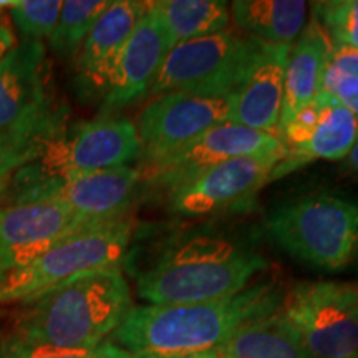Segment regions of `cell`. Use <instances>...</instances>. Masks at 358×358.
Masks as SVG:
<instances>
[{
	"label": "cell",
	"instance_id": "cell-1",
	"mask_svg": "<svg viewBox=\"0 0 358 358\" xmlns=\"http://www.w3.org/2000/svg\"><path fill=\"white\" fill-rule=\"evenodd\" d=\"M282 297L272 282H262L221 301L131 307L113 342L134 358L214 352L241 327L279 310Z\"/></svg>",
	"mask_w": 358,
	"mask_h": 358
},
{
	"label": "cell",
	"instance_id": "cell-2",
	"mask_svg": "<svg viewBox=\"0 0 358 358\" xmlns=\"http://www.w3.org/2000/svg\"><path fill=\"white\" fill-rule=\"evenodd\" d=\"M131 307L122 268H103L29 302L13 335L34 345L95 348L113 335Z\"/></svg>",
	"mask_w": 358,
	"mask_h": 358
},
{
	"label": "cell",
	"instance_id": "cell-3",
	"mask_svg": "<svg viewBox=\"0 0 358 358\" xmlns=\"http://www.w3.org/2000/svg\"><path fill=\"white\" fill-rule=\"evenodd\" d=\"M266 267L262 256L234 241L192 236L143 272L136 289L153 306L221 301L248 289Z\"/></svg>",
	"mask_w": 358,
	"mask_h": 358
},
{
	"label": "cell",
	"instance_id": "cell-4",
	"mask_svg": "<svg viewBox=\"0 0 358 358\" xmlns=\"http://www.w3.org/2000/svg\"><path fill=\"white\" fill-rule=\"evenodd\" d=\"M267 232L299 261L343 271L358 259V204L330 192L299 196L271 213Z\"/></svg>",
	"mask_w": 358,
	"mask_h": 358
},
{
	"label": "cell",
	"instance_id": "cell-5",
	"mask_svg": "<svg viewBox=\"0 0 358 358\" xmlns=\"http://www.w3.org/2000/svg\"><path fill=\"white\" fill-rule=\"evenodd\" d=\"M140 158V141L131 120L101 116L64 127L42 141L35 158L17 171L6 192L35 182L64 181L100 169L128 166Z\"/></svg>",
	"mask_w": 358,
	"mask_h": 358
},
{
	"label": "cell",
	"instance_id": "cell-6",
	"mask_svg": "<svg viewBox=\"0 0 358 358\" xmlns=\"http://www.w3.org/2000/svg\"><path fill=\"white\" fill-rule=\"evenodd\" d=\"M134 224L128 216L83 227L0 282V302H32L90 272L122 267Z\"/></svg>",
	"mask_w": 358,
	"mask_h": 358
},
{
	"label": "cell",
	"instance_id": "cell-7",
	"mask_svg": "<svg viewBox=\"0 0 358 358\" xmlns=\"http://www.w3.org/2000/svg\"><path fill=\"white\" fill-rule=\"evenodd\" d=\"M262 50L231 30L179 43L164 58L148 95L231 96L243 87Z\"/></svg>",
	"mask_w": 358,
	"mask_h": 358
},
{
	"label": "cell",
	"instance_id": "cell-8",
	"mask_svg": "<svg viewBox=\"0 0 358 358\" xmlns=\"http://www.w3.org/2000/svg\"><path fill=\"white\" fill-rule=\"evenodd\" d=\"M279 312L313 358H358V284L299 282Z\"/></svg>",
	"mask_w": 358,
	"mask_h": 358
},
{
	"label": "cell",
	"instance_id": "cell-9",
	"mask_svg": "<svg viewBox=\"0 0 358 358\" xmlns=\"http://www.w3.org/2000/svg\"><path fill=\"white\" fill-rule=\"evenodd\" d=\"M65 127V108L48 92L47 50L25 40L0 60V131L42 145Z\"/></svg>",
	"mask_w": 358,
	"mask_h": 358
},
{
	"label": "cell",
	"instance_id": "cell-10",
	"mask_svg": "<svg viewBox=\"0 0 358 358\" xmlns=\"http://www.w3.org/2000/svg\"><path fill=\"white\" fill-rule=\"evenodd\" d=\"M232 96L166 93L150 98L134 123L140 164L169 156L211 128L231 122Z\"/></svg>",
	"mask_w": 358,
	"mask_h": 358
},
{
	"label": "cell",
	"instance_id": "cell-11",
	"mask_svg": "<svg viewBox=\"0 0 358 358\" xmlns=\"http://www.w3.org/2000/svg\"><path fill=\"white\" fill-rule=\"evenodd\" d=\"M358 141V120L345 106L320 92L308 105L280 124L284 156L272 171L280 179L313 161L345 159Z\"/></svg>",
	"mask_w": 358,
	"mask_h": 358
},
{
	"label": "cell",
	"instance_id": "cell-12",
	"mask_svg": "<svg viewBox=\"0 0 358 358\" xmlns=\"http://www.w3.org/2000/svg\"><path fill=\"white\" fill-rule=\"evenodd\" d=\"M279 150L282 143L277 136L227 122L203 133L169 156L140 164L138 169L141 181L171 192L229 159Z\"/></svg>",
	"mask_w": 358,
	"mask_h": 358
},
{
	"label": "cell",
	"instance_id": "cell-13",
	"mask_svg": "<svg viewBox=\"0 0 358 358\" xmlns=\"http://www.w3.org/2000/svg\"><path fill=\"white\" fill-rule=\"evenodd\" d=\"M140 182V169L120 166L80 174L64 181L35 182L7 192V196L10 203L37 198L58 199L83 226H95L127 216Z\"/></svg>",
	"mask_w": 358,
	"mask_h": 358
},
{
	"label": "cell",
	"instance_id": "cell-14",
	"mask_svg": "<svg viewBox=\"0 0 358 358\" xmlns=\"http://www.w3.org/2000/svg\"><path fill=\"white\" fill-rule=\"evenodd\" d=\"M83 227L88 226L53 198L15 201L0 208V282Z\"/></svg>",
	"mask_w": 358,
	"mask_h": 358
},
{
	"label": "cell",
	"instance_id": "cell-15",
	"mask_svg": "<svg viewBox=\"0 0 358 358\" xmlns=\"http://www.w3.org/2000/svg\"><path fill=\"white\" fill-rule=\"evenodd\" d=\"M282 156L284 150L226 161L169 192V206L182 216H206L243 206L271 182Z\"/></svg>",
	"mask_w": 358,
	"mask_h": 358
},
{
	"label": "cell",
	"instance_id": "cell-16",
	"mask_svg": "<svg viewBox=\"0 0 358 358\" xmlns=\"http://www.w3.org/2000/svg\"><path fill=\"white\" fill-rule=\"evenodd\" d=\"M171 48L166 30L146 2V12L116 60L108 90L103 96L105 108H124L148 95Z\"/></svg>",
	"mask_w": 358,
	"mask_h": 358
},
{
	"label": "cell",
	"instance_id": "cell-17",
	"mask_svg": "<svg viewBox=\"0 0 358 358\" xmlns=\"http://www.w3.org/2000/svg\"><path fill=\"white\" fill-rule=\"evenodd\" d=\"M289 50L290 47H264L249 77L232 96L231 123L280 140Z\"/></svg>",
	"mask_w": 358,
	"mask_h": 358
},
{
	"label": "cell",
	"instance_id": "cell-18",
	"mask_svg": "<svg viewBox=\"0 0 358 358\" xmlns=\"http://www.w3.org/2000/svg\"><path fill=\"white\" fill-rule=\"evenodd\" d=\"M146 12V2L116 0L101 12L77 53V71L87 88L105 96L116 60L134 27Z\"/></svg>",
	"mask_w": 358,
	"mask_h": 358
},
{
	"label": "cell",
	"instance_id": "cell-19",
	"mask_svg": "<svg viewBox=\"0 0 358 358\" xmlns=\"http://www.w3.org/2000/svg\"><path fill=\"white\" fill-rule=\"evenodd\" d=\"M231 24L259 47H292L308 22L310 3L303 0H236Z\"/></svg>",
	"mask_w": 358,
	"mask_h": 358
},
{
	"label": "cell",
	"instance_id": "cell-20",
	"mask_svg": "<svg viewBox=\"0 0 358 358\" xmlns=\"http://www.w3.org/2000/svg\"><path fill=\"white\" fill-rule=\"evenodd\" d=\"M330 50H332V42L329 35L312 17L289 50L287 65H285L282 122L320 95Z\"/></svg>",
	"mask_w": 358,
	"mask_h": 358
},
{
	"label": "cell",
	"instance_id": "cell-21",
	"mask_svg": "<svg viewBox=\"0 0 358 358\" xmlns=\"http://www.w3.org/2000/svg\"><path fill=\"white\" fill-rule=\"evenodd\" d=\"M217 353L221 358H313L279 310L241 327Z\"/></svg>",
	"mask_w": 358,
	"mask_h": 358
},
{
	"label": "cell",
	"instance_id": "cell-22",
	"mask_svg": "<svg viewBox=\"0 0 358 358\" xmlns=\"http://www.w3.org/2000/svg\"><path fill=\"white\" fill-rule=\"evenodd\" d=\"M148 6L163 24L173 47L227 32L231 25L229 3L222 0H155Z\"/></svg>",
	"mask_w": 358,
	"mask_h": 358
},
{
	"label": "cell",
	"instance_id": "cell-23",
	"mask_svg": "<svg viewBox=\"0 0 358 358\" xmlns=\"http://www.w3.org/2000/svg\"><path fill=\"white\" fill-rule=\"evenodd\" d=\"M108 6V0H66V2H62L58 22L48 37L52 50L65 58L77 57L93 24Z\"/></svg>",
	"mask_w": 358,
	"mask_h": 358
},
{
	"label": "cell",
	"instance_id": "cell-24",
	"mask_svg": "<svg viewBox=\"0 0 358 358\" xmlns=\"http://www.w3.org/2000/svg\"><path fill=\"white\" fill-rule=\"evenodd\" d=\"M313 19L322 25L332 45L358 50V0H330L310 3Z\"/></svg>",
	"mask_w": 358,
	"mask_h": 358
},
{
	"label": "cell",
	"instance_id": "cell-25",
	"mask_svg": "<svg viewBox=\"0 0 358 358\" xmlns=\"http://www.w3.org/2000/svg\"><path fill=\"white\" fill-rule=\"evenodd\" d=\"M0 358H134L115 342H103L95 348H57L34 345L15 335L0 342Z\"/></svg>",
	"mask_w": 358,
	"mask_h": 358
},
{
	"label": "cell",
	"instance_id": "cell-26",
	"mask_svg": "<svg viewBox=\"0 0 358 358\" xmlns=\"http://www.w3.org/2000/svg\"><path fill=\"white\" fill-rule=\"evenodd\" d=\"M60 10V0H17L10 19L27 40H42L52 35Z\"/></svg>",
	"mask_w": 358,
	"mask_h": 358
},
{
	"label": "cell",
	"instance_id": "cell-27",
	"mask_svg": "<svg viewBox=\"0 0 358 358\" xmlns=\"http://www.w3.org/2000/svg\"><path fill=\"white\" fill-rule=\"evenodd\" d=\"M38 148L37 143L0 131V194H6L13 176L35 158Z\"/></svg>",
	"mask_w": 358,
	"mask_h": 358
},
{
	"label": "cell",
	"instance_id": "cell-28",
	"mask_svg": "<svg viewBox=\"0 0 358 358\" xmlns=\"http://www.w3.org/2000/svg\"><path fill=\"white\" fill-rule=\"evenodd\" d=\"M325 69L335 71L338 75H345V77L358 80V50L350 47L332 45Z\"/></svg>",
	"mask_w": 358,
	"mask_h": 358
},
{
	"label": "cell",
	"instance_id": "cell-29",
	"mask_svg": "<svg viewBox=\"0 0 358 358\" xmlns=\"http://www.w3.org/2000/svg\"><path fill=\"white\" fill-rule=\"evenodd\" d=\"M13 47H15V35H13L12 27L7 20L0 17V60Z\"/></svg>",
	"mask_w": 358,
	"mask_h": 358
},
{
	"label": "cell",
	"instance_id": "cell-30",
	"mask_svg": "<svg viewBox=\"0 0 358 358\" xmlns=\"http://www.w3.org/2000/svg\"><path fill=\"white\" fill-rule=\"evenodd\" d=\"M343 166H345L348 171L358 174V141L353 146V150L348 153V156L343 159Z\"/></svg>",
	"mask_w": 358,
	"mask_h": 358
},
{
	"label": "cell",
	"instance_id": "cell-31",
	"mask_svg": "<svg viewBox=\"0 0 358 358\" xmlns=\"http://www.w3.org/2000/svg\"><path fill=\"white\" fill-rule=\"evenodd\" d=\"M148 358H221L217 350L203 352V353H191V355H173V357H148Z\"/></svg>",
	"mask_w": 358,
	"mask_h": 358
},
{
	"label": "cell",
	"instance_id": "cell-32",
	"mask_svg": "<svg viewBox=\"0 0 358 358\" xmlns=\"http://www.w3.org/2000/svg\"><path fill=\"white\" fill-rule=\"evenodd\" d=\"M15 3H17V0H0V10H2V8L15 7Z\"/></svg>",
	"mask_w": 358,
	"mask_h": 358
}]
</instances>
